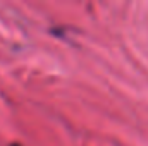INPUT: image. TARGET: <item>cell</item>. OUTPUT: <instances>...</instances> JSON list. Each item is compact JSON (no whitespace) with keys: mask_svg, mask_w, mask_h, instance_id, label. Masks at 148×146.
Here are the masks:
<instances>
[]
</instances>
